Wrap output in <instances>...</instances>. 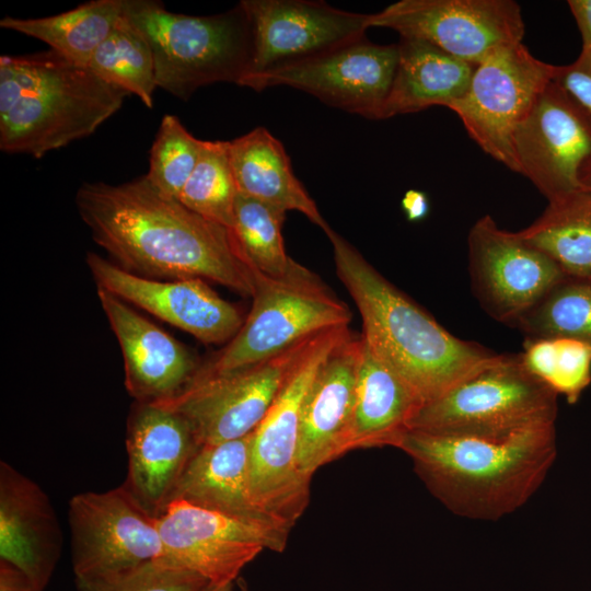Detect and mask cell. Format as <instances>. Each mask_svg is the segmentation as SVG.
Segmentation results:
<instances>
[{
    "label": "cell",
    "instance_id": "cell-1",
    "mask_svg": "<svg viewBox=\"0 0 591 591\" xmlns=\"http://www.w3.org/2000/svg\"><path fill=\"white\" fill-rule=\"evenodd\" d=\"M93 240L120 268L147 278L208 279L252 297L254 279L232 232L160 194L143 176L84 183L76 194Z\"/></svg>",
    "mask_w": 591,
    "mask_h": 591
},
{
    "label": "cell",
    "instance_id": "cell-12",
    "mask_svg": "<svg viewBox=\"0 0 591 591\" xmlns=\"http://www.w3.org/2000/svg\"><path fill=\"white\" fill-rule=\"evenodd\" d=\"M398 62V45L366 36L328 51L244 78L240 85L263 91L286 85L369 119H382Z\"/></svg>",
    "mask_w": 591,
    "mask_h": 591
},
{
    "label": "cell",
    "instance_id": "cell-28",
    "mask_svg": "<svg viewBox=\"0 0 591 591\" xmlns=\"http://www.w3.org/2000/svg\"><path fill=\"white\" fill-rule=\"evenodd\" d=\"M121 19L123 0H94L46 18L5 16L0 26L44 42L51 50L86 66Z\"/></svg>",
    "mask_w": 591,
    "mask_h": 591
},
{
    "label": "cell",
    "instance_id": "cell-42",
    "mask_svg": "<svg viewBox=\"0 0 591 591\" xmlns=\"http://www.w3.org/2000/svg\"><path fill=\"white\" fill-rule=\"evenodd\" d=\"M236 586H237V591H250L246 582L242 578H239L236 580Z\"/></svg>",
    "mask_w": 591,
    "mask_h": 591
},
{
    "label": "cell",
    "instance_id": "cell-31",
    "mask_svg": "<svg viewBox=\"0 0 591 591\" xmlns=\"http://www.w3.org/2000/svg\"><path fill=\"white\" fill-rule=\"evenodd\" d=\"M512 327L526 340L568 338L591 346V279L566 276Z\"/></svg>",
    "mask_w": 591,
    "mask_h": 591
},
{
    "label": "cell",
    "instance_id": "cell-21",
    "mask_svg": "<svg viewBox=\"0 0 591 591\" xmlns=\"http://www.w3.org/2000/svg\"><path fill=\"white\" fill-rule=\"evenodd\" d=\"M361 354V336L350 333L325 359L306 393L298 460L301 473L310 480L321 466L347 452Z\"/></svg>",
    "mask_w": 591,
    "mask_h": 591
},
{
    "label": "cell",
    "instance_id": "cell-24",
    "mask_svg": "<svg viewBox=\"0 0 591 591\" xmlns=\"http://www.w3.org/2000/svg\"><path fill=\"white\" fill-rule=\"evenodd\" d=\"M250 442L251 433L240 439L200 445L181 476L172 501L183 500L279 525L254 505L250 482Z\"/></svg>",
    "mask_w": 591,
    "mask_h": 591
},
{
    "label": "cell",
    "instance_id": "cell-20",
    "mask_svg": "<svg viewBox=\"0 0 591 591\" xmlns=\"http://www.w3.org/2000/svg\"><path fill=\"white\" fill-rule=\"evenodd\" d=\"M97 297L120 346L129 395L157 403L182 394L199 368L190 351L119 298L101 288Z\"/></svg>",
    "mask_w": 591,
    "mask_h": 591
},
{
    "label": "cell",
    "instance_id": "cell-10",
    "mask_svg": "<svg viewBox=\"0 0 591 591\" xmlns=\"http://www.w3.org/2000/svg\"><path fill=\"white\" fill-rule=\"evenodd\" d=\"M164 558L212 586L235 583L242 569L264 549L282 552L289 531L173 500L158 517Z\"/></svg>",
    "mask_w": 591,
    "mask_h": 591
},
{
    "label": "cell",
    "instance_id": "cell-38",
    "mask_svg": "<svg viewBox=\"0 0 591 591\" xmlns=\"http://www.w3.org/2000/svg\"><path fill=\"white\" fill-rule=\"evenodd\" d=\"M568 7L582 38V48L591 51V0H569Z\"/></svg>",
    "mask_w": 591,
    "mask_h": 591
},
{
    "label": "cell",
    "instance_id": "cell-36",
    "mask_svg": "<svg viewBox=\"0 0 591 591\" xmlns=\"http://www.w3.org/2000/svg\"><path fill=\"white\" fill-rule=\"evenodd\" d=\"M553 81L591 115V51L582 48L575 61L555 66Z\"/></svg>",
    "mask_w": 591,
    "mask_h": 591
},
{
    "label": "cell",
    "instance_id": "cell-14",
    "mask_svg": "<svg viewBox=\"0 0 591 591\" xmlns=\"http://www.w3.org/2000/svg\"><path fill=\"white\" fill-rule=\"evenodd\" d=\"M318 334L246 369L194 382L177 397L157 403L182 414L200 445L246 437L263 420Z\"/></svg>",
    "mask_w": 591,
    "mask_h": 591
},
{
    "label": "cell",
    "instance_id": "cell-41",
    "mask_svg": "<svg viewBox=\"0 0 591 591\" xmlns=\"http://www.w3.org/2000/svg\"><path fill=\"white\" fill-rule=\"evenodd\" d=\"M235 583H230L225 586H207L202 591H234Z\"/></svg>",
    "mask_w": 591,
    "mask_h": 591
},
{
    "label": "cell",
    "instance_id": "cell-39",
    "mask_svg": "<svg viewBox=\"0 0 591 591\" xmlns=\"http://www.w3.org/2000/svg\"><path fill=\"white\" fill-rule=\"evenodd\" d=\"M402 208L408 221H420L429 213L428 197L421 190L408 189L402 198Z\"/></svg>",
    "mask_w": 591,
    "mask_h": 591
},
{
    "label": "cell",
    "instance_id": "cell-34",
    "mask_svg": "<svg viewBox=\"0 0 591 591\" xmlns=\"http://www.w3.org/2000/svg\"><path fill=\"white\" fill-rule=\"evenodd\" d=\"M202 146L174 115H165L150 150L148 182L162 195L178 199Z\"/></svg>",
    "mask_w": 591,
    "mask_h": 591
},
{
    "label": "cell",
    "instance_id": "cell-13",
    "mask_svg": "<svg viewBox=\"0 0 591 591\" xmlns=\"http://www.w3.org/2000/svg\"><path fill=\"white\" fill-rule=\"evenodd\" d=\"M74 578L94 577L164 558L158 518L121 485L69 501Z\"/></svg>",
    "mask_w": 591,
    "mask_h": 591
},
{
    "label": "cell",
    "instance_id": "cell-37",
    "mask_svg": "<svg viewBox=\"0 0 591 591\" xmlns=\"http://www.w3.org/2000/svg\"><path fill=\"white\" fill-rule=\"evenodd\" d=\"M0 591H35V589L22 570L0 559Z\"/></svg>",
    "mask_w": 591,
    "mask_h": 591
},
{
    "label": "cell",
    "instance_id": "cell-27",
    "mask_svg": "<svg viewBox=\"0 0 591 591\" xmlns=\"http://www.w3.org/2000/svg\"><path fill=\"white\" fill-rule=\"evenodd\" d=\"M568 276L591 279V190L581 187L548 201L543 213L518 231Z\"/></svg>",
    "mask_w": 591,
    "mask_h": 591
},
{
    "label": "cell",
    "instance_id": "cell-29",
    "mask_svg": "<svg viewBox=\"0 0 591 591\" xmlns=\"http://www.w3.org/2000/svg\"><path fill=\"white\" fill-rule=\"evenodd\" d=\"M287 211L237 194L231 230L248 265L270 278L288 282L321 280L286 252L282 225Z\"/></svg>",
    "mask_w": 591,
    "mask_h": 591
},
{
    "label": "cell",
    "instance_id": "cell-6",
    "mask_svg": "<svg viewBox=\"0 0 591 591\" xmlns=\"http://www.w3.org/2000/svg\"><path fill=\"white\" fill-rule=\"evenodd\" d=\"M123 12L150 45L158 88L183 101L204 85H239L247 73L252 33L240 4L199 16L170 12L154 0H123Z\"/></svg>",
    "mask_w": 591,
    "mask_h": 591
},
{
    "label": "cell",
    "instance_id": "cell-32",
    "mask_svg": "<svg viewBox=\"0 0 591 591\" xmlns=\"http://www.w3.org/2000/svg\"><path fill=\"white\" fill-rule=\"evenodd\" d=\"M237 194L230 142L202 140L197 164L178 200L192 211L231 231Z\"/></svg>",
    "mask_w": 591,
    "mask_h": 591
},
{
    "label": "cell",
    "instance_id": "cell-40",
    "mask_svg": "<svg viewBox=\"0 0 591 591\" xmlns=\"http://www.w3.org/2000/svg\"><path fill=\"white\" fill-rule=\"evenodd\" d=\"M579 179L582 187L591 190V157L582 165Z\"/></svg>",
    "mask_w": 591,
    "mask_h": 591
},
{
    "label": "cell",
    "instance_id": "cell-26",
    "mask_svg": "<svg viewBox=\"0 0 591 591\" xmlns=\"http://www.w3.org/2000/svg\"><path fill=\"white\" fill-rule=\"evenodd\" d=\"M397 45V68L382 119L432 106L448 108L464 96L475 65L422 40L401 38Z\"/></svg>",
    "mask_w": 591,
    "mask_h": 591
},
{
    "label": "cell",
    "instance_id": "cell-19",
    "mask_svg": "<svg viewBox=\"0 0 591 591\" xmlns=\"http://www.w3.org/2000/svg\"><path fill=\"white\" fill-rule=\"evenodd\" d=\"M199 447L182 414L161 403L136 402L127 419L128 471L123 486L158 518Z\"/></svg>",
    "mask_w": 591,
    "mask_h": 591
},
{
    "label": "cell",
    "instance_id": "cell-5",
    "mask_svg": "<svg viewBox=\"0 0 591 591\" xmlns=\"http://www.w3.org/2000/svg\"><path fill=\"white\" fill-rule=\"evenodd\" d=\"M557 395L530 371L522 354H495L425 403L409 430L449 438L505 440L555 426Z\"/></svg>",
    "mask_w": 591,
    "mask_h": 591
},
{
    "label": "cell",
    "instance_id": "cell-4",
    "mask_svg": "<svg viewBox=\"0 0 591 591\" xmlns=\"http://www.w3.org/2000/svg\"><path fill=\"white\" fill-rule=\"evenodd\" d=\"M129 94L49 49L0 57V148L36 159L85 138Z\"/></svg>",
    "mask_w": 591,
    "mask_h": 591
},
{
    "label": "cell",
    "instance_id": "cell-30",
    "mask_svg": "<svg viewBox=\"0 0 591 591\" xmlns=\"http://www.w3.org/2000/svg\"><path fill=\"white\" fill-rule=\"evenodd\" d=\"M86 66L102 80L138 96L148 108L153 107L158 88L153 55L148 40L124 12Z\"/></svg>",
    "mask_w": 591,
    "mask_h": 591
},
{
    "label": "cell",
    "instance_id": "cell-22",
    "mask_svg": "<svg viewBox=\"0 0 591 591\" xmlns=\"http://www.w3.org/2000/svg\"><path fill=\"white\" fill-rule=\"evenodd\" d=\"M62 547L47 494L5 461L0 462V559L22 570L35 591L49 583Z\"/></svg>",
    "mask_w": 591,
    "mask_h": 591
},
{
    "label": "cell",
    "instance_id": "cell-17",
    "mask_svg": "<svg viewBox=\"0 0 591 591\" xmlns=\"http://www.w3.org/2000/svg\"><path fill=\"white\" fill-rule=\"evenodd\" d=\"M240 7L252 33L244 78L360 39L370 27V14L344 11L323 1L243 0Z\"/></svg>",
    "mask_w": 591,
    "mask_h": 591
},
{
    "label": "cell",
    "instance_id": "cell-7",
    "mask_svg": "<svg viewBox=\"0 0 591 591\" xmlns=\"http://www.w3.org/2000/svg\"><path fill=\"white\" fill-rule=\"evenodd\" d=\"M348 326L322 332L298 360L267 414L251 433L250 482L254 505L273 522L291 529L303 513L310 483L299 467L300 419L306 393Z\"/></svg>",
    "mask_w": 591,
    "mask_h": 591
},
{
    "label": "cell",
    "instance_id": "cell-9",
    "mask_svg": "<svg viewBox=\"0 0 591 591\" xmlns=\"http://www.w3.org/2000/svg\"><path fill=\"white\" fill-rule=\"evenodd\" d=\"M554 72V65L534 57L523 43L498 49L475 66L466 93L448 108L486 154L519 173L515 130Z\"/></svg>",
    "mask_w": 591,
    "mask_h": 591
},
{
    "label": "cell",
    "instance_id": "cell-15",
    "mask_svg": "<svg viewBox=\"0 0 591 591\" xmlns=\"http://www.w3.org/2000/svg\"><path fill=\"white\" fill-rule=\"evenodd\" d=\"M467 244L475 296L490 316L510 326L567 276L549 256L518 232L499 228L489 215L473 224Z\"/></svg>",
    "mask_w": 591,
    "mask_h": 591
},
{
    "label": "cell",
    "instance_id": "cell-8",
    "mask_svg": "<svg viewBox=\"0 0 591 591\" xmlns=\"http://www.w3.org/2000/svg\"><path fill=\"white\" fill-rule=\"evenodd\" d=\"M250 268L254 292L248 315L228 345L199 366L190 384L246 369L321 332L348 326L350 310L322 280L288 282Z\"/></svg>",
    "mask_w": 591,
    "mask_h": 591
},
{
    "label": "cell",
    "instance_id": "cell-3",
    "mask_svg": "<svg viewBox=\"0 0 591 591\" xmlns=\"http://www.w3.org/2000/svg\"><path fill=\"white\" fill-rule=\"evenodd\" d=\"M429 490L453 513L497 520L522 507L556 457L555 426L505 440L449 438L409 430L396 443Z\"/></svg>",
    "mask_w": 591,
    "mask_h": 591
},
{
    "label": "cell",
    "instance_id": "cell-33",
    "mask_svg": "<svg viewBox=\"0 0 591 591\" xmlns=\"http://www.w3.org/2000/svg\"><path fill=\"white\" fill-rule=\"evenodd\" d=\"M525 366L557 394L576 403L591 382V346L568 338L525 340Z\"/></svg>",
    "mask_w": 591,
    "mask_h": 591
},
{
    "label": "cell",
    "instance_id": "cell-11",
    "mask_svg": "<svg viewBox=\"0 0 591 591\" xmlns=\"http://www.w3.org/2000/svg\"><path fill=\"white\" fill-rule=\"evenodd\" d=\"M369 26L391 28L475 66L522 43L525 33L521 8L512 0H401L370 14Z\"/></svg>",
    "mask_w": 591,
    "mask_h": 591
},
{
    "label": "cell",
    "instance_id": "cell-2",
    "mask_svg": "<svg viewBox=\"0 0 591 591\" xmlns=\"http://www.w3.org/2000/svg\"><path fill=\"white\" fill-rule=\"evenodd\" d=\"M325 233L333 246L337 277L360 313L362 340L410 386L422 405L495 355L453 336L340 234L332 228Z\"/></svg>",
    "mask_w": 591,
    "mask_h": 591
},
{
    "label": "cell",
    "instance_id": "cell-16",
    "mask_svg": "<svg viewBox=\"0 0 591 591\" xmlns=\"http://www.w3.org/2000/svg\"><path fill=\"white\" fill-rule=\"evenodd\" d=\"M513 149L519 173L548 201L575 192L591 157V115L552 81L518 126Z\"/></svg>",
    "mask_w": 591,
    "mask_h": 591
},
{
    "label": "cell",
    "instance_id": "cell-18",
    "mask_svg": "<svg viewBox=\"0 0 591 591\" xmlns=\"http://www.w3.org/2000/svg\"><path fill=\"white\" fill-rule=\"evenodd\" d=\"M86 264L97 288L189 333L205 344L231 340L245 317L202 279L161 280L131 274L96 253Z\"/></svg>",
    "mask_w": 591,
    "mask_h": 591
},
{
    "label": "cell",
    "instance_id": "cell-25",
    "mask_svg": "<svg viewBox=\"0 0 591 591\" xmlns=\"http://www.w3.org/2000/svg\"><path fill=\"white\" fill-rule=\"evenodd\" d=\"M229 142L239 194L285 211H299L324 232L331 229L294 175L282 143L269 130L256 127Z\"/></svg>",
    "mask_w": 591,
    "mask_h": 591
},
{
    "label": "cell",
    "instance_id": "cell-35",
    "mask_svg": "<svg viewBox=\"0 0 591 591\" xmlns=\"http://www.w3.org/2000/svg\"><path fill=\"white\" fill-rule=\"evenodd\" d=\"M78 591H202L210 583L165 558L105 575L74 578Z\"/></svg>",
    "mask_w": 591,
    "mask_h": 591
},
{
    "label": "cell",
    "instance_id": "cell-23",
    "mask_svg": "<svg viewBox=\"0 0 591 591\" xmlns=\"http://www.w3.org/2000/svg\"><path fill=\"white\" fill-rule=\"evenodd\" d=\"M421 405L410 386L374 356L362 340L347 452L360 448L395 447L409 430Z\"/></svg>",
    "mask_w": 591,
    "mask_h": 591
}]
</instances>
